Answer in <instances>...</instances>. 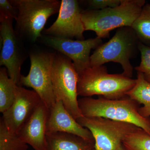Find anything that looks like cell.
<instances>
[{
    "label": "cell",
    "mask_w": 150,
    "mask_h": 150,
    "mask_svg": "<svg viewBox=\"0 0 150 150\" xmlns=\"http://www.w3.org/2000/svg\"><path fill=\"white\" fill-rule=\"evenodd\" d=\"M79 105L83 116L131 123L150 134V118L140 115L139 103L128 96L118 99L83 97L79 99Z\"/></svg>",
    "instance_id": "1"
},
{
    "label": "cell",
    "mask_w": 150,
    "mask_h": 150,
    "mask_svg": "<svg viewBox=\"0 0 150 150\" xmlns=\"http://www.w3.org/2000/svg\"><path fill=\"white\" fill-rule=\"evenodd\" d=\"M146 3L145 0H122L121 4L115 7L82 11L85 31H93L96 37L103 39L109 37L113 30L131 27Z\"/></svg>",
    "instance_id": "2"
},
{
    "label": "cell",
    "mask_w": 150,
    "mask_h": 150,
    "mask_svg": "<svg viewBox=\"0 0 150 150\" xmlns=\"http://www.w3.org/2000/svg\"><path fill=\"white\" fill-rule=\"evenodd\" d=\"M140 43L132 28H118L111 39L100 45L91 55V67L103 66L109 62L118 63L123 69L122 74L131 78L134 67L131 60L139 52Z\"/></svg>",
    "instance_id": "3"
},
{
    "label": "cell",
    "mask_w": 150,
    "mask_h": 150,
    "mask_svg": "<svg viewBox=\"0 0 150 150\" xmlns=\"http://www.w3.org/2000/svg\"><path fill=\"white\" fill-rule=\"evenodd\" d=\"M79 76L78 94L83 97L98 95L108 99H120L127 96L136 83V79L122 74H109L104 65L91 67Z\"/></svg>",
    "instance_id": "4"
},
{
    "label": "cell",
    "mask_w": 150,
    "mask_h": 150,
    "mask_svg": "<svg viewBox=\"0 0 150 150\" xmlns=\"http://www.w3.org/2000/svg\"><path fill=\"white\" fill-rule=\"evenodd\" d=\"M18 11L16 31L20 38L35 42L49 18L59 12L57 0H10Z\"/></svg>",
    "instance_id": "5"
},
{
    "label": "cell",
    "mask_w": 150,
    "mask_h": 150,
    "mask_svg": "<svg viewBox=\"0 0 150 150\" xmlns=\"http://www.w3.org/2000/svg\"><path fill=\"white\" fill-rule=\"evenodd\" d=\"M51 76L56 102L62 101L76 120L83 116L78 99L79 76L72 61L61 53L55 54Z\"/></svg>",
    "instance_id": "6"
},
{
    "label": "cell",
    "mask_w": 150,
    "mask_h": 150,
    "mask_svg": "<svg viewBox=\"0 0 150 150\" xmlns=\"http://www.w3.org/2000/svg\"><path fill=\"white\" fill-rule=\"evenodd\" d=\"M55 53L43 51L29 54L30 69L26 76L22 75L21 86L31 88L41 101L51 109L56 103L52 84L51 69Z\"/></svg>",
    "instance_id": "7"
},
{
    "label": "cell",
    "mask_w": 150,
    "mask_h": 150,
    "mask_svg": "<svg viewBox=\"0 0 150 150\" xmlns=\"http://www.w3.org/2000/svg\"><path fill=\"white\" fill-rule=\"evenodd\" d=\"M76 120L90 131L94 140V150H117L125 138L139 128L131 123L101 117L83 116Z\"/></svg>",
    "instance_id": "8"
},
{
    "label": "cell",
    "mask_w": 150,
    "mask_h": 150,
    "mask_svg": "<svg viewBox=\"0 0 150 150\" xmlns=\"http://www.w3.org/2000/svg\"><path fill=\"white\" fill-rule=\"evenodd\" d=\"M13 20L0 16V66L5 67L10 78L21 86V68L27 55L13 28Z\"/></svg>",
    "instance_id": "9"
},
{
    "label": "cell",
    "mask_w": 150,
    "mask_h": 150,
    "mask_svg": "<svg viewBox=\"0 0 150 150\" xmlns=\"http://www.w3.org/2000/svg\"><path fill=\"white\" fill-rule=\"evenodd\" d=\"M42 38L46 45L55 49L72 61L79 76L91 68L90 53L103 43L102 39L96 37L86 40L45 35Z\"/></svg>",
    "instance_id": "10"
},
{
    "label": "cell",
    "mask_w": 150,
    "mask_h": 150,
    "mask_svg": "<svg viewBox=\"0 0 150 150\" xmlns=\"http://www.w3.org/2000/svg\"><path fill=\"white\" fill-rule=\"evenodd\" d=\"M82 11L76 0H62L58 18L54 23L44 29L45 35L84 40L85 31L82 20Z\"/></svg>",
    "instance_id": "11"
},
{
    "label": "cell",
    "mask_w": 150,
    "mask_h": 150,
    "mask_svg": "<svg viewBox=\"0 0 150 150\" xmlns=\"http://www.w3.org/2000/svg\"><path fill=\"white\" fill-rule=\"evenodd\" d=\"M41 101L34 90L18 86L13 103L3 113L2 118L7 129L11 133L18 134Z\"/></svg>",
    "instance_id": "12"
},
{
    "label": "cell",
    "mask_w": 150,
    "mask_h": 150,
    "mask_svg": "<svg viewBox=\"0 0 150 150\" xmlns=\"http://www.w3.org/2000/svg\"><path fill=\"white\" fill-rule=\"evenodd\" d=\"M50 112V109L41 101L18 134L34 150H48L46 134Z\"/></svg>",
    "instance_id": "13"
},
{
    "label": "cell",
    "mask_w": 150,
    "mask_h": 150,
    "mask_svg": "<svg viewBox=\"0 0 150 150\" xmlns=\"http://www.w3.org/2000/svg\"><path fill=\"white\" fill-rule=\"evenodd\" d=\"M63 132L74 134L91 142L93 137L88 129L81 126L65 108L62 101H57L50 109L47 133Z\"/></svg>",
    "instance_id": "14"
},
{
    "label": "cell",
    "mask_w": 150,
    "mask_h": 150,
    "mask_svg": "<svg viewBox=\"0 0 150 150\" xmlns=\"http://www.w3.org/2000/svg\"><path fill=\"white\" fill-rule=\"evenodd\" d=\"M48 150H93L95 142L74 134L56 132L46 134Z\"/></svg>",
    "instance_id": "15"
},
{
    "label": "cell",
    "mask_w": 150,
    "mask_h": 150,
    "mask_svg": "<svg viewBox=\"0 0 150 150\" xmlns=\"http://www.w3.org/2000/svg\"><path fill=\"white\" fill-rule=\"evenodd\" d=\"M136 83L126 93V95L143 106L140 107V115L146 118L150 117V83L146 81L141 73L137 72Z\"/></svg>",
    "instance_id": "16"
},
{
    "label": "cell",
    "mask_w": 150,
    "mask_h": 150,
    "mask_svg": "<svg viewBox=\"0 0 150 150\" xmlns=\"http://www.w3.org/2000/svg\"><path fill=\"white\" fill-rule=\"evenodd\" d=\"M17 85L10 78L5 67L0 69V112L10 107L15 98Z\"/></svg>",
    "instance_id": "17"
},
{
    "label": "cell",
    "mask_w": 150,
    "mask_h": 150,
    "mask_svg": "<svg viewBox=\"0 0 150 150\" xmlns=\"http://www.w3.org/2000/svg\"><path fill=\"white\" fill-rule=\"evenodd\" d=\"M140 43L150 47V4L143 6L139 16L131 26Z\"/></svg>",
    "instance_id": "18"
},
{
    "label": "cell",
    "mask_w": 150,
    "mask_h": 150,
    "mask_svg": "<svg viewBox=\"0 0 150 150\" xmlns=\"http://www.w3.org/2000/svg\"><path fill=\"white\" fill-rule=\"evenodd\" d=\"M28 145L18 134L7 129L2 118L0 120V150H28Z\"/></svg>",
    "instance_id": "19"
},
{
    "label": "cell",
    "mask_w": 150,
    "mask_h": 150,
    "mask_svg": "<svg viewBox=\"0 0 150 150\" xmlns=\"http://www.w3.org/2000/svg\"><path fill=\"white\" fill-rule=\"evenodd\" d=\"M122 144L128 150H150V134L138 128L125 138Z\"/></svg>",
    "instance_id": "20"
},
{
    "label": "cell",
    "mask_w": 150,
    "mask_h": 150,
    "mask_svg": "<svg viewBox=\"0 0 150 150\" xmlns=\"http://www.w3.org/2000/svg\"><path fill=\"white\" fill-rule=\"evenodd\" d=\"M139 49L141 63L135 69L137 72L142 73L145 80L150 83V47L140 43Z\"/></svg>",
    "instance_id": "21"
},
{
    "label": "cell",
    "mask_w": 150,
    "mask_h": 150,
    "mask_svg": "<svg viewBox=\"0 0 150 150\" xmlns=\"http://www.w3.org/2000/svg\"><path fill=\"white\" fill-rule=\"evenodd\" d=\"M122 0H89L86 1L90 10H100L120 5Z\"/></svg>",
    "instance_id": "22"
},
{
    "label": "cell",
    "mask_w": 150,
    "mask_h": 150,
    "mask_svg": "<svg viewBox=\"0 0 150 150\" xmlns=\"http://www.w3.org/2000/svg\"><path fill=\"white\" fill-rule=\"evenodd\" d=\"M0 16L16 19L17 10L10 0H0Z\"/></svg>",
    "instance_id": "23"
},
{
    "label": "cell",
    "mask_w": 150,
    "mask_h": 150,
    "mask_svg": "<svg viewBox=\"0 0 150 150\" xmlns=\"http://www.w3.org/2000/svg\"><path fill=\"white\" fill-rule=\"evenodd\" d=\"M116 150H128L127 149H126V148L124 147V146H123V144H122L121 145V146H120Z\"/></svg>",
    "instance_id": "24"
}]
</instances>
